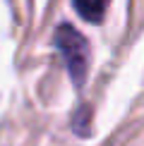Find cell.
Listing matches in <instances>:
<instances>
[{
    "instance_id": "cell-2",
    "label": "cell",
    "mask_w": 144,
    "mask_h": 146,
    "mask_svg": "<svg viewBox=\"0 0 144 146\" xmlns=\"http://www.w3.org/2000/svg\"><path fill=\"white\" fill-rule=\"evenodd\" d=\"M72 5H75L77 15H79L84 22L99 24L106 17V10H108V5H111V0H72Z\"/></svg>"
},
{
    "instance_id": "cell-1",
    "label": "cell",
    "mask_w": 144,
    "mask_h": 146,
    "mask_svg": "<svg viewBox=\"0 0 144 146\" xmlns=\"http://www.w3.org/2000/svg\"><path fill=\"white\" fill-rule=\"evenodd\" d=\"M55 48L58 53L63 55L65 65H67V72L72 77V82L77 86H82L84 79H87V70H89V46H87V38L77 31L75 27L70 24H60L55 29Z\"/></svg>"
}]
</instances>
